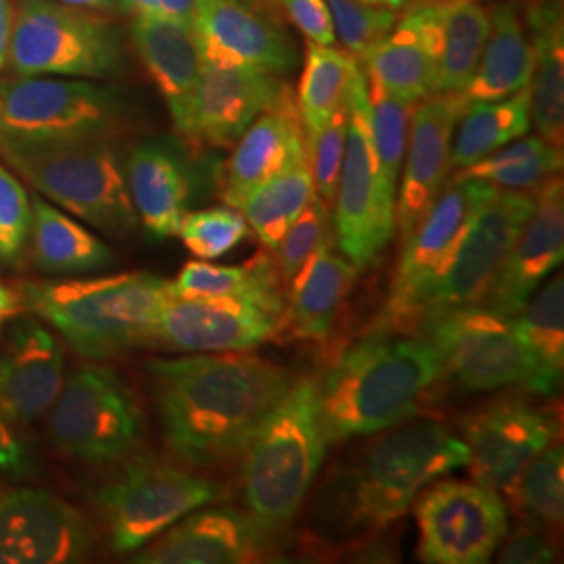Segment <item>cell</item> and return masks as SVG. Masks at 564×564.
<instances>
[{
    "label": "cell",
    "mask_w": 564,
    "mask_h": 564,
    "mask_svg": "<svg viewBox=\"0 0 564 564\" xmlns=\"http://www.w3.org/2000/svg\"><path fill=\"white\" fill-rule=\"evenodd\" d=\"M360 2H366V4H377V7H384V0H360Z\"/></svg>",
    "instance_id": "55"
},
{
    "label": "cell",
    "mask_w": 564,
    "mask_h": 564,
    "mask_svg": "<svg viewBox=\"0 0 564 564\" xmlns=\"http://www.w3.org/2000/svg\"><path fill=\"white\" fill-rule=\"evenodd\" d=\"M366 88H368V111H370L375 147H377L387 181L398 188L414 102L398 99L395 95L384 90L379 82L368 76H366Z\"/></svg>",
    "instance_id": "41"
},
{
    "label": "cell",
    "mask_w": 564,
    "mask_h": 564,
    "mask_svg": "<svg viewBox=\"0 0 564 564\" xmlns=\"http://www.w3.org/2000/svg\"><path fill=\"white\" fill-rule=\"evenodd\" d=\"M333 239V214L330 207L321 199L312 197L300 218L289 226L276 251V268L281 274L282 286L289 289L297 274L316 258Z\"/></svg>",
    "instance_id": "43"
},
{
    "label": "cell",
    "mask_w": 564,
    "mask_h": 564,
    "mask_svg": "<svg viewBox=\"0 0 564 564\" xmlns=\"http://www.w3.org/2000/svg\"><path fill=\"white\" fill-rule=\"evenodd\" d=\"M563 170V149L545 142L540 134L508 142L481 162L458 170V176L479 178L498 188L535 191Z\"/></svg>",
    "instance_id": "39"
},
{
    "label": "cell",
    "mask_w": 564,
    "mask_h": 564,
    "mask_svg": "<svg viewBox=\"0 0 564 564\" xmlns=\"http://www.w3.org/2000/svg\"><path fill=\"white\" fill-rule=\"evenodd\" d=\"M429 2H435V0H384V7H389L393 11H400L405 7H421V4H429Z\"/></svg>",
    "instance_id": "54"
},
{
    "label": "cell",
    "mask_w": 564,
    "mask_h": 564,
    "mask_svg": "<svg viewBox=\"0 0 564 564\" xmlns=\"http://www.w3.org/2000/svg\"><path fill=\"white\" fill-rule=\"evenodd\" d=\"M535 205V191L498 188L477 212L442 279L429 293L419 330L442 314L477 305L521 235Z\"/></svg>",
    "instance_id": "15"
},
{
    "label": "cell",
    "mask_w": 564,
    "mask_h": 564,
    "mask_svg": "<svg viewBox=\"0 0 564 564\" xmlns=\"http://www.w3.org/2000/svg\"><path fill=\"white\" fill-rule=\"evenodd\" d=\"M123 176L144 232L155 241L176 237L191 199V178L181 158L158 144H141L130 153Z\"/></svg>",
    "instance_id": "27"
},
{
    "label": "cell",
    "mask_w": 564,
    "mask_h": 564,
    "mask_svg": "<svg viewBox=\"0 0 564 564\" xmlns=\"http://www.w3.org/2000/svg\"><path fill=\"white\" fill-rule=\"evenodd\" d=\"M149 372L165 447L193 468L239 456L295 383L284 366L245 351L162 358Z\"/></svg>",
    "instance_id": "1"
},
{
    "label": "cell",
    "mask_w": 564,
    "mask_h": 564,
    "mask_svg": "<svg viewBox=\"0 0 564 564\" xmlns=\"http://www.w3.org/2000/svg\"><path fill=\"white\" fill-rule=\"evenodd\" d=\"M249 235V224L241 212L230 205L186 212L178 235L182 245L203 262L218 260L237 249Z\"/></svg>",
    "instance_id": "42"
},
{
    "label": "cell",
    "mask_w": 564,
    "mask_h": 564,
    "mask_svg": "<svg viewBox=\"0 0 564 564\" xmlns=\"http://www.w3.org/2000/svg\"><path fill=\"white\" fill-rule=\"evenodd\" d=\"M258 2H265V0H258Z\"/></svg>",
    "instance_id": "56"
},
{
    "label": "cell",
    "mask_w": 564,
    "mask_h": 564,
    "mask_svg": "<svg viewBox=\"0 0 564 564\" xmlns=\"http://www.w3.org/2000/svg\"><path fill=\"white\" fill-rule=\"evenodd\" d=\"M535 48L529 25L514 0L489 9V36L473 80L460 93L464 105L506 99L533 78Z\"/></svg>",
    "instance_id": "29"
},
{
    "label": "cell",
    "mask_w": 564,
    "mask_h": 564,
    "mask_svg": "<svg viewBox=\"0 0 564 564\" xmlns=\"http://www.w3.org/2000/svg\"><path fill=\"white\" fill-rule=\"evenodd\" d=\"M260 4L258 0H197L191 28L203 63L272 76L295 67L293 42Z\"/></svg>",
    "instance_id": "16"
},
{
    "label": "cell",
    "mask_w": 564,
    "mask_h": 564,
    "mask_svg": "<svg viewBox=\"0 0 564 564\" xmlns=\"http://www.w3.org/2000/svg\"><path fill=\"white\" fill-rule=\"evenodd\" d=\"M21 307L53 326L86 360H107L144 341L167 302L170 281L151 272L21 282Z\"/></svg>",
    "instance_id": "3"
},
{
    "label": "cell",
    "mask_w": 564,
    "mask_h": 564,
    "mask_svg": "<svg viewBox=\"0 0 564 564\" xmlns=\"http://www.w3.org/2000/svg\"><path fill=\"white\" fill-rule=\"evenodd\" d=\"M141 408L120 377L99 364H86L65 377L48 410L53 445L88 464L118 463L141 444Z\"/></svg>",
    "instance_id": "11"
},
{
    "label": "cell",
    "mask_w": 564,
    "mask_h": 564,
    "mask_svg": "<svg viewBox=\"0 0 564 564\" xmlns=\"http://www.w3.org/2000/svg\"><path fill=\"white\" fill-rule=\"evenodd\" d=\"M7 65L15 76L99 80L120 72V44L88 11L55 0H23L13 15Z\"/></svg>",
    "instance_id": "9"
},
{
    "label": "cell",
    "mask_w": 564,
    "mask_h": 564,
    "mask_svg": "<svg viewBox=\"0 0 564 564\" xmlns=\"http://www.w3.org/2000/svg\"><path fill=\"white\" fill-rule=\"evenodd\" d=\"M412 506L424 563H489L508 535L500 491L477 481H433Z\"/></svg>",
    "instance_id": "14"
},
{
    "label": "cell",
    "mask_w": 564,
    "mask_h": 564,
    "mask_svg": "<svg viewBox=\"0 0 564 564\" xmlns=\"http://www.w3.org/2000/svg\"><path fill=\"white\" fill-rule=\"evenodd\" d=\"M223 487L182 466L160 458H141L123 466L120 477L95 496L118 554H134L188 512L212 505Z\"/></svg>",
    "instance_id": "10"
},
{
    "label": "cell",
    "mask_w": 564,
    "mask_h": 564,
    "mask_svg": "<svg viewBox=\"0 0 564 564\" xmlns=\"http://www.w3.org/2000/svg\"><path fill=\"white\" fill-rule=\"evenodd\" d=\"M276 262L262 253L239 265L207 262L184 263L174 281L172 297H232L258 303L276 316H284V295Z\"/></svg>",
    "instance_id": "34"
},
{
    "label": "cell",
    "mask_w": 564,
    "mask_h": 564,
    "mask_svg": "<svg viewBox=\"0 0 564 564\" xmlns=\"http://www.w3.org/2000/svg\"><path fill=\"white\" fill-rule=\"evenodd\" d=\"M326 445L316 381L295 379L241 452L242 500L268 540L295 521Z\"/></svg>",
    "instance_id": "4"
},
{
    "label": "cell",
    "mask_w": 564,
    "mask_h": 564,
    "mask_svg": "<svg viewBox=\"0 0 564 564\" xmlns=\"http://www.w3.org/2000/svg\"><path fill=\"white\" fill-rule=\"evenodd\" d=\"M118 120V99L86 78L18 76L0 84V141L102 139Z\"/></svg>",
    "instance_id": "12"
},
{
    "label": "cell",
    "mask_w": 564,
    "mask_h": 564,
    "mask_svg": "<svg viewBox=\"0 0 564 564\" xmlns=\"http://www.w3.org/2000/svg\"><path fill=\"white\" fill-rule=\"evenodd\" d=\"M90 547L84 514L59 496L32 487L0 494V564L80 563Z\"/></svg>",
    "instance_id": "17"
},
{
    "label": "cell",
    "mask_w": 564,
    "mask_h": 564,
    "mask_svg": "<svg viewBox=\"0 0 564 564\" xmlns=\"http://www.w3.org/2000/svg\"><path fill=\"white\" fill-rule=\"evenodd\" d=\"M65 7H74L82 11H113L120 9V0H55Z\"/></svg>",
    "instance_id": "53"
},
{
    "label": "cell",
    "mask_w": 564,
    "mask_h": 564,
    "mask_svg": "<svg viewBox=\"0 0 564 564\" xmlns=\"http://www.w3.org/2000/svg\"><path fill=\"white\" fill-rule=\"evenodd\" d=\"M347 126H349V90L345 101L337 107V111L326 121L318 137L310 144V167L314 176V193L321 197L328 207H333L337 181L341 172L343 153L347 141Z\"/></svg>",
    "instance_id": "44"
},
{
    "label": "cell",
    "mask_w": 564,
    "mask_h": 564,
    "mask_svg": "<svg viewBox=\"0 0 564 564\" xmlns=\"http://www.w3.org/2000/svg\"><path fill=\"white\" fill-rule=\"evenodd\" d=\"M466 460V445L445 424L421 421L384 433L345 475V523L351 529L395 523L426 485L463 468Z\"/></svg>",
    "instance_id": "5"
},
{
    "label": "cell",
    "mask_w": 564,
    "mask_h": 564,
    "mask_svg": "<svg viewBox=\"0 0 564 564\" xmlns=\"http://www.w3.org/2000/svg\"><path fill=\"white\" fill-rule=\"evenodd\" d=\"M30 202L32 218L28 241L32 247V263L39 272L69 276L102 270L113 263V251L84 224L76 223L39 193L30 197Z\"/></svg>",
    "instance_id": "33"
},
{
    "label": "cell",
    "mask_w": 564,
    "mask_h": 564,
    "mask_svg": "<svg viewBox=\"0 0 564 564\" xmlns=\"http://www.w3.org/2000/svg\"><path fill=\"white\" fill-rule=\"evenodd\" d=\"M13 321L0 356V410L11 423H32L57 400L65 360L59 343L34 314Z\"/></svg>",
    "instance_id": "23"
},
{
    "label": "cell",
    "mask_w": 564,
    "mask_h": 564,
    "mask_svg": "<svg viewBox=\"0 0 564 564\" xmlns=\"http://www.w3.org/2000/svg\"><path fill=\"white\" fill-rule=\"evenodd\" d=\"M524 21L535 48L531 78V121L545 142L563 149L564 21L561 2L529 0Z\"/></svg>",
    "instance_id": "30"
},
{
    "label": "cell",
    "mask_w": 564,
    "mask_h": 564,
    "mask_svg": "<svg viewBox=\"0 0 564 564\" xmlns=\"http://www.w3.org/2000/svg\"><path fill=\"white\" fill-rule=\"evenodd\" d=\"M496 191L498 186L489 182L458 174L445 184L423 220L403 239L402 258L377 330H419L429 293L447 270L477 212Z\"/></svg>",
    "instance_id": "8"
},
{
    "label": "cell",
    "mask_w": 564,
    "mask_h": 564,
    "mask_svg": "<svg viewBox=\"0 0 564 564\" xmlns=\"http://www.w3.org/2000/svg\"><path fill=\"white\" fill-rule=\"evenodd\" d=\"M424 28L435 61L437 93H463L473 80L489 36V9L481 0L424 4Z\"/></svg>",
    "instance_id": "28"
},
{
    "label": "cell",
    "mask_w": 564,
    "mask_h": 564,
    "mask_svg": "<svg viewBox=\"0 0 564 564\" xmlns=\"http://www.w3.org/2000/svg\"><path fill=\"white\" fill-rule=\"evenodd\" d=\"M11 28H13L11 2L9 0H0V69L7 65V57H9Z\"/></svg>",
    "instance_id": "49"
},
{
    "label": "cell",
    "mask_w": 564,
    "mask_h": 564,
    "mask_svg": "<svg viewBox=\"0 0 564 564\" xmlns=\"http://www.w3.org/2000/svg\"><path fill=\"white\" fill-rule=\"evenodd\" d=\"M120 9L134 18H165L160 0H120Z\"/></svg>",
    "instance_id": "50"
},
{
    "label": "cell",
    "mask_w": 564,
    "mask_h": 564,
    "mask_svg": "<svg viewBox=\"0 0 564 564\" xmlns=\"http://www.w3.org/2000/svg\"><path fill=\"white\" fill-rule=\"evenodd\" d=\"M23 312L21 307L20 295L13 293L9 286L0 284V328L7 323H11L15 316Z\"/></svg>",
    "instance_id": "51"
},
{
    "label": "cell",
    "mask_w": 564,
    "mask_h": 564,
    "mask_svg": "<svg viewBox=\"0 0 564 564\" xmlns=\"http://www.w3.org/2000/svg\"><path fill=\"white\" fill-rule=\"evenodd\" d=\"M517 330L533 362L529 391L552 398L561 391L564 372V279H550L544 289L531 295L514 316Z\"/></svg>",
    "instance_id": "35"
},
{
    "label": "cell",
    "mask_w": 564,
    "mask_h": 564,
    "mask_svg": "<svg viewBox=\"0 0 564 564\" xmlns=\"http://www.w3.org/2000/svg\"><path fill=\"white\" fill-rule=\"evenodd\" d=\"M368 78H375L408 102H421L437 95L435 61L424 28V4L410 9L395 21L383 41L377 42L360 57Z\"/></svg>",
    "instance_id": "31"
},
{
    "label": "cell",
    "mask_w": 564,
    "mask_h": 564,
    "mask_svg": "<svg viewBox=\"0 0 564 564\" xmlns=\"http://www.w3.org/2000/svg\"><path fill=\"white\" fill-rule=\"evenodd\" d=\"M563 258L564 186L556 174L535 188L533 212L506 253L481 305L505 316H517Z\"/></svg>",
    "instance_id": "21"
},
{
    "label": "cell",
    "mask_w": 564,
    "mask_h": 564,
    "mask_svg": "<svg viewBox=\"0 0 564 564\" xmlns=\"http://www.w3.org/2000/svg\"><path fill=\"white\" fill-rule=\"evenodd\" d=\"M456 126L458 132L452 142V170H464L529 132L531 88L527 86L498 101L470 102Z\"/></svg>",
    "instance_id": "36"
},
{
    "label": "cell",
    "mask_w": 564,
    "mask_h": 564,
    "mask_svg": "<svg viewBox=\"0 0 564 564\" xmlns=\"http://www.w3.org/2000/svg\"><path fill=\"white\" fill-rule=\"evenodd\" d=\"M356 274L358 268L354 263L337 256L330 245L324 247L291 282L282 324L302 341H326Z\"/></svg>",
    "instance_id": "32"
},
{
    "label": "cell",
    "mask_w": 564,
    "mask_h": 564,
    "mask_svg": "<svg viewBox=\"0 0 564 564\" xmlns=\"http://www.w3.org/2000/svg\"><path fill=\"white\" fill-rule=\"evenodd\" d=\"M556 423L542 410L523 402H502L463 421L473 481L512 496L524 468L554 444Z\"/></svg>",
    "instance_id": "18"
},
{
    "label": "cell",
    "mask_w": 564,
    "mask_h": 564,
    "mask_svg": "<svg viewBox=\"0 0 564 564\" xmlns=\"http://www.w3.org/2000/svg\"><path fill=\"white\" fill-rule=\"evenodd\" d=\"M279 76L203 63L191 102L186 139L230 147L281 93Z\"/></svg>",
    "instance_id": "25"
},
{
    "label": "cell",
    "mask_w": 564,
    "mask_h": 564,
    "mask_svg": "<svg viewBox=\"0 0 564 564\" xmlns=\"http://www.w3.org/2000/svg\"><path fill=\"white\" fill-rule=\"evenodd\" d=\"M132 41L149 76L162 93L176 130L186 134L191 102L203 69L191 23L170 18H134Z\"/></svg>",
    "instance_id": "26"
},
{
    "label": "cell",
    "mask_w": 564,
    "mask_h": 564,
    "mask_svg": "<svg viewBox=\"0 0 564 564\" xmlns=\"http://www.w3.org/2000/svg\"><path fill=\"white\" fill-rule=\"evenodd\" d=\"M314 195L312 167L310 162H303L253 188L237 209L263 247L274 251L289 226L300 218Z\"/></svg>",
    "instance_id": "38"
},
{
    "label": "cell",
    "mask_w": 564,
    "mask_h": 564,
    "mask_svg": "<svg viewBox=\"0 0 564 564\" xmlns=\"http://www.w3.org/2000/svg\"><path fill=\"white\" fill-rule=\"evenodd\" d=\"M30 470L28 447L0 410V479H21Z\"/></svg>",
    "instance_id": "48"
},
{
    "label": "cell",
    "mask_w": 564,
    "mask_h": 564,
    "mask_svg": "<svg viewBox=\"0 0 564 564\" xmlns=\"http://www.w3.org/2000/svg\"><path fill=\"white\" fill-rule=\"evenodd\" d=\"M500 563L550 564L556 561V547L538 529L519 527L500 550Z\"/></svg>",
    "instance_id": "47"
},
{
    "label": "cell",
    "mask_w": 564,
    "mask_h": 564,
    "mask_svg": "<svg viewBox=\"0 0 564 564\" xmlns=\"http://www.w3.org/2000/svg\"><path fill=\"white\" fill-rule=\"evenodd\" d=\"M444 375L426 337L377 330L345 349L316 383L328 444L387 431L412 419Z\"/></svg>",
    "instance_id": "2"
},
{
    "label": "cell",
    "mask_w": 564,
    "mask_h": 564,
    "mask_svg": "<svg viewBox=\"0 0 564 564\" xmlns=\"http://www.w3.org/2000/svg\"><path fill=\"white\" fill-rule=\"evenodd\" d=\"M0 160L46 202L111 239L139 228L123 167L102 139L0 141Z\"/></svg>",
    "instance_id": "6"
},
{
    "label": "cell",
    "mask_w": 564,
    "mask_h": 564,
    "mask_svg": "<svg viewBox=\"0 0 564 564\" xmlns=\"http://www.w3.org/2000/svg\"><path fill=\"white\" fill-rule=\"evenodd\" d=\"M424 337L444 360V375L468 393H491L512 384L527 387L533 362L514 316L481 303L442 314L424 324Z\"/></svg>",
    "instance_id": "13"
},
{
    "label": "cell",
    "mask_w": 564,
    "mask_h": 564,
    "mask_svg": "<svg viewBox=\"0 0 564 564\" xmlns=\"http://www.w3.org/2000/svg\"><path fill=\"white\" fill-rule=\"evenodd\" d=\"M466 109L458 93H437L414 105L405 165H402V184L395 195V228L402 239L423 220L426 209L452 172V142L456 123Z\"/></svg>",
    "instance_id": "20"
},
{
    "label": "cell",
    "mask_w": 564,
    "mask_h": 564,
    "mask_svg": "<svg viewBox=\"0 0 564 564\" xmlns=\"http://www.w3.org/2000/svg\"><path fill=\"white\" fill-rule=\"evenodd\" d=\"M303 162H310V155L300 111L293 90L282 84L274 102L235 142L226 165L224 202L239 207L253 188Z\"/></svg>",
    "instance_id": "24"
},
{
    "label": "cell",
    "mask_w": 564,
    "mask_h": 564,
    "mask_svg": "<svg viewBox=\"0 0 564 564\" xmlns=\"http://www.w3.org/2000/svg\"><path fill=\"white\" fill-rule=\"evenodd\" d=\"M356 67L358 63L349 53L316 42L307 44V57L295 99L307 149L345 101Z\"/></svg>",
    "instance_id": "37"
},
{
    "label": "cell",
    "mask_w": 564,
    "mask_h": 564,
    "mask_svg": "<svg viewBox=\"0 0 564 564\" xmlns=\"http://www.w3.org/2000/svg\"><path fill=\"white\" fill-rule=\"evenodd\" d=\"M270 540L237 508H197L134 552L139 564H242L260 561Z\"/></svg>",
    "instance_id": "22"
},
{
    "label": "cell",
    "mask_w": 564,
    "mask_h": 564,
    "mask_svg": "<svg viewBox=\"0 0 564 564\" xmlns=\"http://www.w3.org/2000/svg\"><path fill=\"white\" fill-rule=\"evenodd\" d=\"M32 202L20 178L0 163V262L18 265L28 245Z\"/></svg>",
    "instance_id": "45"
},
{
    "label": "cell",
    "mask_w": 564,
    "mask_h": 564,
    "mask_svg": "<svg viewBox=\"0 0 564 564\" xmlns=\"http://www.w3.org/2000/svg\"><path fill=\"white\" fill-rule=\"evenodd\" d=\"M282 316L258 303L232 297H167L153 341L181 354L249 351L270 341Z\"/></svg>",
    "instance_id": "19"
},
{
    "label": "cell",
    "mask_w": 564,
    "mask_h": 564,
    "mask_svg": "<svg viewBox=\"0 0 564 564\" xmlns=\"http://www.w3.org/2000/svg\"><path fill=\"white\" fill-rule=\"evenodd\" d=\"M510 502L535 524L556 529L564 519V449L550 444L524 468Z\"/></svg>",
    "instance_id": "40"
},
{
    "label": "cell",
    "mask_w": 564,
    "mask_h": 564,
    "mask_svg": "<svg viewBox=\"0 0 564 564\" xmlns=\"http://www.w3.org/2000/svg\"><path fill=\"white\" fill-rule=\"evenodd\" d=\"M395 195L398 188L387 181L372 139L366 76L356 67L349 82V126L333 202V239L343 258L358 270L377 262L393 239Z\"/></svg>",
    "instance_id": "7"
},
{
    "label": "cell",
    "mask_w": 564,
    "mask_h": 564,
    "mask_svg": "<svg viewBox=\"0 0 564 564\" xmlns=\"http://www.w3.org/2000/svg\"><path fill=\"white\" fill-rule=\"evenodd\" d=\"M162 2L163 15L170 20L191 23L195 15L197 0H160Z\"/></svg>",
    "instance_id": "52"
},
{
    "label": "cell",
    "mask_w": 564,
    "mask_h": 564,
    "mask_svg": "<svg viewBox=\"0 0 564 564\" xmlns=\"http://www.w3.org/2000/svg\"><path fill=\"white\" fill-rule=\"evenodd\" d=\"M289 20L307 36V41L333 46L337 41L326 0H281Z\"/></svg>",
    "instance_id": "46"
}]
</instances>
